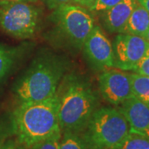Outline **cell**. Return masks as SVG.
Returning <instances> with one entry per match:
<instances>
[{"label": "cell", "mask_w": 149, "mask_h": 149, "mask_svg": "<svg viewBox=\"0 0 149 149\" xmlns=\"http://www.w3.org/2000/svg\"><path fill=\"white\" fill-rule=\"evenodd\" d=\"M56 94L61 133H82L98 106V96L90 81L79 74H66Z\"/></svg>", "instance_id": "1"}, {"label": "cell", "mask_w": 149, "mask_h": 149, "mask_svg": "<svg viewBox=\"0 0 149 149\" xmlns=\"http://www.w3.org/2000/svg\"><path fill=\"white\" fill-rule=\"evenodd\" d=\"M57 95L41 101L21 102L13 113V128L26 148L37 142L61 134Z\"/></svg>", "instance_id": "2"}, {"label": "cell", "mask_w": 149, "mask_h": 149, "mask_svg": "<svg viewBox=\"0 0 149 149\" xmlns=\"http://www.w3.org/2000/svg\"><path fill=\"white\" fill-rule=\"evenodd\" d=\"M66 67L65 61L53 54L35 59L16 86L20 103L41 101L56 95Z\"/></svg>", "instance_id": "3"}, {"label": "cell", "mask_w": 149, "mask_h": 149, "mask_svg": "<svg viewBox=\"0 0 149 149\" xmlns=\"http://www.w3.org/2000/svg\"><path fill=\"white\" fill-rule=\"evenodd\" d=\"M129 133L126 118L118 109H97L82 131L88 149H112Z\"/></svg>", "instance_id": "4"}, {"label": "cell", "mask_w": 149, "mask_h": 149, "mask_svg": "<svg viewBox=\"0 0 149 149\" xmlns=\"http://www.w3.org/2000/svg\"><path fill=\"white\" fill-rule=\"evenodd\" d=\"M41 22V10L27 2L0 0V28L17 39L35 36Z\"/></svg>", "instance_id": "5"}, {"label": "cell", "mask_w": 149, "mask_h": 149, "mask_svg": "<svg viewBox=\"0 0 149 149\" xmlns=\"http://www.w3.org/2000/svg\"><path fill=\"white\" fill-rule=\"evenodd\" d=\"M52 20L61 37L76 50L82 49L95 27L94 19L89 11L75 3L63 4L55 8Z\"/></svg>", "instance_id": "6"}, {"label": "cell", "mask_w": 149, "mask_h": 149, "mask_svg": "<svg viewBox=\"0 0 149 149\" xmlns=\"http://www.w3.org/2000/svg\"><path fill=\"white\" fill-rule=\"evenodd\" d=\"M113 47V67L124 71H133L149 49L146 39L128 33H118Z\"/></svg>", "instance_id": "7"}, {"label": "cell", "mask_w": 149, "mask_h": 149, "mask_svg": "<svg viewBox=\"0 0 149 149\" xmlns=\"http://www.w3.org/2000/svg\"><path fill=\"white\" fill-rule=\"evenodd\" d=\"M99 88L104 100L116 106L133 96L130 74L117 68L102 70L99 76Z\"/></svg>", "instance_id": "8"}, {"label": "cell", "mask_w": 149, "mask_h": 149, "mask_svg": "<svg viewBox=\"0 0 149 149\" xmlns=\"http://www.w3.org/2000/svg\"><path fill=\"white\" fill-rule=\"evenodd\" d=\"M82 49L88 62L96 70L113 67L112 43L100 27L95 25Z\"/></svg>", "instance_id": "9"}, {"label": "cell", "mask_w": 149, "mask_h": 149, "mask_svg": "<svg viewBox=\"0 0 149 149\" xmlns=\"http://www.w3.org/2000/svg\"><path fill=\"white\" fill-rule=\"evenodd\" d=\"M118 109L128 122L129 133L149 138V104L132 96L121 104Z\"/></svg>", "instance_id": "10"}, {"label": "cell", "mask_w": 149, "mask_h": 149, "mask_svg": "<svg viewBox=\"0 0 149 149\" xmlns=\"http://www.w3.org/2000/svg\"><path fill=\"white\" fill-rule=\"evenodd\" d=\"M137 3V0H121L109 9L103 12L102 20L107 31L111 33L123 32Z\"/></svg>", "instance_id": "11"}, {"label": "cell", "mask_w": 149, "mask_h": 149, "mask_svg": "<svg viewBox=\"0 0 149 149\" xmlns=\"http://www.w3.org/2000/svg\"><path fill=\"white\" fill-rule=\"evenodd\" d=\"M148 29L149 13L137 3L127 22L123 32L144 37Z\"/></svg>", "instance_id": "12"}, {"label": "cell", "mask_w": 149, "mask_h": 149, "mask_svg": "<svg viewBox=\"0 0 149 149\" xmlns=\"http://www.w3.org/2000/svg\"><path fill=\"white\" fill-rule=\"evenodd\" d=\"M133 96L149 104V77L133 72L130 74Z\"/></svg>", "instance_id": "13"}, {"label": "cell", "mask_w": 149, "mask_h": 149, "mask_svg": "<svg viewBox=\"0 0 149 149\" xmlns=\"http://www.w3.org/2000/svg\"><path fill=\"white\" fill-rule=\"evenodd\" d=\"M18 56L17 49L0 44V80L9 73Z\"/></svg>", "instance_id": "14"}, {"label": "cell", "mask_w": 149, "mask_h": 149, "mask_svg": "<svg viewBox=\"0 0 149 149\" xmlns=\"http://www.w3.org/2000/svg\"><path fill=\"white\" fill-rule=\"evenodd\" d=\"M112 149H149V138L138 133H129Z\"/></svg>", "instance_id": "15"}, {"label": "cell", "mask_w": 149, "mask_h": 149, "mask_svg": "<svg viewBox=\"0 0 149 149\" xmlns=\"http://www.w3.org/2000/svg\"><path fill=\"white\" fill-rule=\"evenodd\" d=\"M59 149H88V148L80 133L63 132Z\"/></svg>", "instance_id": "16"}, {"label": "cell", "mask_w": 149, "mask_h": 149, "mask_svg": "<svg viewBox=\"0 0 149 149\" xmlns=\"http://www.w3.org/2000/svg\"><path fill=\"white\" fill-rule=\"evenodd\" d=\"M61 133L52 136L48 139L37 142L28 149H59Z\"/></svg>", "instance_id": "17"}, {"label": "cell", "mask_w": 149, "mask_h": 149, "mask_svg": "<svg viewBox=\"0 0 149 149\" xmlns=\"http://www.w3.org/2000/svg\"><path fill=\"white\" fill-rule=\"evenodd\" d=\"M121 0H95V3L90 10L96 13L104 12L117 4Z\"/></svg>", "instance_id": "18"}, {"label": "cell", "mask_w": 149, "mask_h": 149, "mask_svg": "<svg viewBox=\"0 0 149 149\" xmlns=\"http://www.w3.org/2000/svg\"><path fill=\"white\" fill-rule=\"evenodd\" d=\"M133 72L149 77V49L143 58L140 61L137 67L133 70Z\"/></svg>", "instance_id": "19"}, {"label": "cell", "mask_w": 149, "mask_h": 149, "mask_svg": "<svg viewBox=\"0 0 149 149\" xmlns=\"http://www.w3.org/2000/svg\"><path fill=\"white\" fill-rule=\"evenodd\" d=\"M46 5L51 9H55L57 7L67 3H73L74 0H43Z\"/></svg>", "instance_id": "20"}, {"label": "cell", "mask_w": 149, "mask_h": 149, "mask_svg": "<svg viewBox=\"0 0 149 149\" xmlns=\"http://www.w3.org/2000/svg\"><path fill=\"white\" fill-rule=\"evenodd\" d=\"M94 3H95V0H74L73 3L82 6L85 8L91 9V7L94 4Z\"/></svg>", "instance_id": "21"}, {"label": "cell", "mask_w": 149, "mask_h": 149, "mask_svg": "<svg viewBox=\"0 0 149 149\" xmlns=\"http://www.w3.org/2000/svg\"><path fill=\"white\" fill-rule=\"evenodd\" d=\"M0 149H20L17 148L16 145L13 143H8L4 144L3 146L0 147Z\"/></svg>", "instance_id": "22"}, {"label": "cell", "mask_w": 149, "mask_h": 149, "mask_svg": "<svg viewBox=\"0 0 149 149\" xmlns=\"http://www.w3.org/2000/svg\"><path fill=\"white\" fill-rule=\"evenodd\" d=\"M137 2L149 13V0H137Z\"/></svg>", "instance_id": "23"}, {"label": "cell", "mask_w": 149, "mask_h": 149, "mask_svg": "<svg viewBox=\"0 0 149 149\" xmlns=\"http://www.w3.org/2000/svg\"><path fill=\"white\" fill-rule=\"evenodd\" d=\"M6 1H17V2H27V3H32V2H36L37 0H6Z\"/></svg>", "instance_id": "24"}, {"label": "cell", "mask_w": 149, "mask_h": 149, "mask_svg": "<svg viewBox=\"0 0 149 149\" xmlns=\"http://www.w3.org/2000/svg\"><path fill=\"white\" fill-rule=\"evenodd\" d=\"M144 38L146 39V41H147V42H148L149 44V29H148V32L146 33V35H145Z\"/></svg>", "instance_id": "25"}]
</instances>
